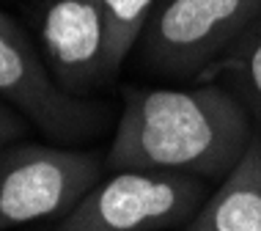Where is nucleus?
I'll return each instance as SVG.
<instances>
[{
    "instance_id": "1",
    "label": "nucleus",
    "mask_w": 261,
    "mask_h": 231,
    "mask_svg": "<svg viewBox=\"0 0 261 231\" xmlns=\"http://www.w3.org/2000/svg\"><path fill=\"white\" fill-rule=\"evenodd\" d=\"M245 105L217 83L193 88H126L108 165L223 179L253 141Z\"/></svg>"
},
{
    "instance_id": "2",
    "label": "nucleus",
    "mask_w": 261,
    "mask_h": 231,
    "mask_svg": "<svg viewBox=\"0 0 261 231\" xmlns=\"http://www.w3.org/2000/svg\"><path fill=\"white\" fill-rule=\"evenodd\" d=\"M258 17L261 0H157L138 41L140 58L157 74L209 80Z\"/></svg>"
},
{
    "instance_id": "3",
    "label": "nucleus",
    "mask_w": 261,
    "mask_h": 231,
    "mask_svg": "<svg viewBox=\"0 0 261 231\" xmlns=\"http://www.w3.org/2000/svg\"><path fill=\"white\" fill-rule=\"evenodd\" d=\"M206 179L154 168H121L96 182L55 231H160L187 223L206 201Z\"/></svg>"
},
{
    "instance_id": "4",
    "label": "nucleus",
    "mask_w": 261,
    "mask_h": 231,
    "mask_svg": "<svg viewBox=\"0 0 261 231\" xmlns=\"http://www.w3.org/2000/svg\"><path fill=\"white\" fill-rule=\"evenodd\" d=\"M94 151L9 143L0 151V231L66 215L102 179Z\"/></svg>"
},
{
    "instance_id": "5",
    "label": "nucleus",
    "mask_w": 261,
    "mask_h": 231,
    "mask_svg": "<svg viewBox=\"0 0 261 231\" xmlns=\"http://www.w3.org/2000/svg\"><path fill=\"white\" fill-rule=\"evenodd\" d=\"M0 99L55 141H83L105 121L102 105L69 94L6 11H0Z\"/></svg>"
},
{
    "instance_id": "6",
    "label": "nucleus",
    "mask_w": 261,
    "mask_h": 231,
    "mask_svg": "<svg viewBox=\"0 0 261 231\" xmlns=\"http://www.w3.org/2000/svg\"><path fill=\"white\" fill-rule=\"evenodd\" d=\"M39 39L50 72L69 94L86 96L116 74L99 0H44Z\"/></svg>"
},
{
    "instance_id": "7",
    "label": "nucleus",
    "mask_w": 261,
    "mask_h": 231,
    "mask_svg": "<svg viewBox=\"0 0 261 231\" xmlns=\"http://www.w3.org/2000/svg\"><path fill=\"white\" fill-rule=\"evenodd\" d=\"M185 231H261V135L206 195Z\"/></svg>"
},
{
    "instance_id": "8",
    "label": "nucleus",
    "mask_w": 261,
    "mask_h": 231,
    "mask_svg": "<svg viewBox=\"0 0 261 231\" xmlns=\"http://www.w3.org/2000/svg\"><path fill=\"white\" fill-rule=\"evenodd\" d=\"M215 74L228 77L231 94L245 105L261 130V17L231 44L212 77Z\"/></svg>"
},
{
    "instance_id": "9",
    "label": "nucleus",
    "mask_w": 261,
    "mask_h": 231,
    "mask_svg": "<svg viewBox=\"0 0 261 231\" xmlns=\"http://www.w3.org/2000/svg\"><path fill=\"white\" fill-rule=\"evenodd\" d=\"M157 0H99L105 25H108V41H110V64L113 69H121V64L129 58L132 47L140 41L149 14Z\"/></svg>"
},
{
    "instance_id": "10",
    "label": "nucleus",
    "mask_w": 261,
    "mask_h": 231,
    "mask_svg": "<svg viewBox=\"0 0 261 231\" xmlns=\"http://www.w3.org/2000/svg\"><path fill=\"white\" fill-rule=\"evenodd\" d=\"M25 132H28L25 116L19 113L17 108H11L9 102L0 99V151L9 143H14L17 138H22Z\"/></svg>"
}]
</instances>
